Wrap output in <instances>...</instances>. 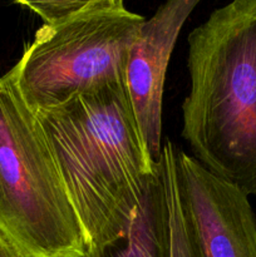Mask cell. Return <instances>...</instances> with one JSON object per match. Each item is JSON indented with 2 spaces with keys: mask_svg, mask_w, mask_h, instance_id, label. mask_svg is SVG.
I'll list each match as a JSON object with an SVG mask.
<instances>
[{
  "mask_svg": "<svg viewBox=\"0 0 256 257\" xmlns=\"http://www.w3.org/2000/svg\"><path fill=\"white\" fill-rule=\"evenodd\" d=\"M82 225L87 250L119 237L158 172L127 83L35 110Z\"/></svg>",
  "mask_w": 256,
  "mask_h": 257,
  "instance_id": "cell-1",
  "label": "cell"
},
{
  "mask_svg": "<svg viewBox=\"0 0 256 257\" xmlns=\"http://www.w3.org/2000/svg\"><path fill=\"white\" fill-rule=\"evenodd\" d=\"M182 136L212 175L256 196V0H231L188 35Z\"/></svg>",
  "mask_w": 256,
  "mask_h": 257,
  "instance_id": "cell-2",
  "label": "cell"
},
{
  "mask_svg": "<svg viewBox=\"0 0 256 257\" xmlns=\"http://www.w3.org/2000/svg\"><path fill=\"white\" fill-rule=\"evenodd\" d=\"M0 228L30 257H85L87 240L43 125L0 75Z\"/></svg>",
  "mask_w": 256,
  "mask_h": 257,
  "instance_id": "cell-3",
  "label": "cell"
},
{
  "mask_svg": "<svg viewBox=\"0 0 256 257\" xmlns=\"http://www.w3.org/2000/svg\"><path fill=\"white\" fill-rule=\"evenodd\" d=\"M145 22L122 5L43 24L13 67L20 94L35 112L127 83L131 48Z\"/></svg>",
  "mask_w": 256,
  "mask_h": 257,
  "instance_id": "cell-4",
  "label": "cell"
},
{
  "mask_svg": "<svg viewBox=\"0 0 256 257\" xmlns=\"http://www.w3.org/2000/svg\"><path fill=\"white\" fill-rule=\"evenodd\" d=\"M176 175L201 257H256V216L248 196L178 148Z\"/></svg>",
  "mask_w": 256,
  "mask_h": 257,
  "instance_id": "cell-5",
  "label": "cell"
},
{
  "mask_svg": "<svg viewBox=\"0 0 256 257\" xmlns=\"http://www.w3.org/2000/svg\"><path fill=\"white\" fill-rule=\"evenodd\" d=\"M201 0H166L143 23L127 65V87L138 124L156 162L162 145V102L166 73L178 34Z\"/></svg>",
  "mask_w": 256,
  "mask_h": 257,
  "instance_id": "cell-6",
  "label": "cell"
},
{
  "mask_svg": "<svg viewBox=\"0 0 256 257\" xmlns=\"http://www.w3.org/2000/svg\"><path fill=\"white\" fill-rule=\"evenodd\" d=\"M160 165V161H158ZM170 226L161 166L119 237L89 247L85 257H170Z\"/></svg>",
  "mask_w": 256,
  "mask_h": 257,
  "instance_id": "cell-7",
  "label": "cell"
},
{
  "mask_svg": "<svg viewBox=\"0 0 256 257\" xmlns=\"http://www.w3.org/2000/svg\"><path fill=\"white\" fill-rule=\"evenodd\" d=\"M176 150H177L176 146L171 141H167L162 146L160 157L168 211L171 243L170 257H201L181 205L177 175H176Z\"/></svg>",
  "mask_w": 256,
  "mask_h": 257,
  "instance_id": "cell-8",
  "label": "cell"
},
{
  "mask_svg": "<svg viewBox=\"0 0 256 257\" xmlns=\"http://www.w3.org/2000/svg\"><path fill=\"white\" fill-rule=\"evenodd\" d=\"M39 15L44 24H57L65 19L98 8L122 7L124 0H14Z\"/></svg>",
  "mask_w": 256,
  "mask_h": 257,
  "instance_id": "cell-9",
  "label": "cell"
},
{
  "mask_svg": "<svg viewBox=\"0 0 256 257\" xmlns=\"http://www.w3.org/2000/svg\"><path fill=\"white\" fill-rule=\"evenodd\" d=\"M0 257H30L0 228Z\"/></svg>",
  "mask_w": 256,
  "mask_h": 257,
  "instance_id": "cell-10",
  "label": "cell"
}]
</instances>
